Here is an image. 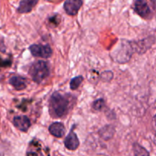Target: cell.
Listing matches in <instances>:
<instances>
[{"label": "cell", "mask_w": 156, "mask_h": 156, "mask_svg": "<svg viewBox=\"0 0 156 156\" xmlns=\"http://www.w3.org/2000/svg\"><path fill=\"white\" fill-rule=\"evenodd\" d=\"M134 11L142 18L149 19L152 18V14L149 5L145 0H136L134 2Z\"/></svg>", "instance_id": "obj_4"}, {"label": "cell", "mask_w": 156, "mask_h": 156, "mask_svg": "<svg viewBox=\"0 0 156 156\" xmlns=\"http://www.w3.org/2000/svg\"><path fill=\"white\" fill-rule=\"evenodd\" d=\"M9 84L14 87V88L18 91H21L27 88V79L21 76H12L10 79H9Z\"/></svg>", "instance_id": "obj_10"}, {"label": "cell", "mask_w": 156, "mask_h": 156, "mask_svg": "<svg viewBox=\"0 0 156 156\" xmlns=\"http://www.w3.org/2000/svg\"><path fill=\"white\" fill-rule=\"evenodd\" d=\"M13 123L14 126L19 129L21 132H27L30 127V120L27 116L25 115H21V116H16L14 117L13 119Z\"/></svg>", "instance_id": "obj_6"}, {"label": "cell", "mask_w": 156, "mask_h": 156, "mask_svg": "<svg viewBox=\"0 0 156 156\" xmlns=\"http://www.w3.org/2000/svg\"><path fill=\"white\" fill-rule=\"evenodd\" d=\"M99 134L104 140H110L112 138L114 134V128L111 125H106L100 129Z\"/></svg>", "instance_id": "obj_11"}, {"label": "cell", "mask_w": 156, "mask_h": 156, "mask_svg": "<svg viewBox=\"0 0 156 156\" xmlns=\"http://www.w3.org/2000/svg\"><path fill=\"white\" fill-rule=\"evenodd\" d=\"M49 131L52 136L56 138H61L65 135L66 128L63 123L60 122H54L49 126Z\"/></svg>", "instance_id": "obj_8"}, {"label": "cell", "mask_w": 156, "mask_h": 156, "mask_svg": "<svg viewBox=\"0 0 156 156\" xmlns=\"http://www.w3.org/2000/svg\"><path fill=\"white\" fill-rule=\"evenodd\" d=\"M105 100H104L103 98H98L97 99V100L94 101V103H93L92 105V108L93 109L95 110V111H101L102 108L105 107Z\"/></svg>", "instance_id": "obj_14"}, {"label": "cell", "mask_w": 156, "mask_h": 156, "mask_svg": "<svg viewBox=\"0 0 156 156\" xmlns=\"http://www.w3.org/2000/svg\"><path fill=\"white\" fill-rule=\"evenodd\" d=\"M29 74L34 82L37 84L41 83L50 75L48 64L45 61H37L30 66L29 69Z\"/></svg>", "instance_id": "obj_2"}, {"label": "cell", "mask_w": 156, "mask_h": 156, "mask_svg": "<svg viewBox=\"0 0 156 156\" xmlns=\"http://www.w3.org/2000/svg\"><path fill=\"white\" fill-rule=\"evenodd\" d=\"M133 151L136 155L148 156L149 155V152L145 148L142 147L139 143H135L133 145Z\"/></svg>", "instance_id": "obj_13"}, {"label": "cell", "mask_w": 156, "mask_h": 156, "mask_svg": "<svg viewBox=\"0 0 156 156\" xmlns=\"http://www.w3.org/2000/svg\"><path fill=\"white\" fill-rule=\"evenodd\" d=\"M72 94H62L59 91H55L50 96L49 101L50 114L53 118H61L66 115L71 108Z\"/></svg>", "instance_id": "obj_1"}, {"label": "cell", "mask_w": 156, "mask_h": 156, "mask_svg": "<svg viewBox=\"0 0 156 156\" xmlns=\"http://www.w3.org/2000/svg\"><path fill=\"white\" fill-rule=\"evenodd\" d=\"M84 78L82 76H78L76 77L73 78L70 81L69 87L72 90H76L79 88L82 82H83Z\"/></svg>", "instance_id": "obj_12"}, {"label": "cell", "mask_w": 156, "mask_h": 156, "mask_svg": "<svg viewBox=\"0 0 156 156\" xmlns=\"http://www.w3.org/2000/svg\"><path fill=\"white\" fill-rule=\"evenodd\" d=\"M39 0H21L19 3L17 11L18 13L26 14L30 12L34 6L37 4Z\"/></svg>", "instance_id": "obj_9"}, {"label": "cell", "mask_w": 156, "mask_h": 156, "mask_svg": "<svg viewBox=\"0 0 156 156\" xmlns=\"http://www.w3.org/2000/svg\"><path fill=\"white\" fill-rule=\"evenodd\" d=\"M82 4V0H66L63 4L64 10L67 15L75 16L77 15Z\"/></svg>", "instance_id": "obj_5"}, {"label": "cell", "mask_w": 156, "mask_h": 156, "mask_svg": "<svg viewBox=\"0 0 156 156\" xmlns=\"http://www.w3.org/2000/svg\"><path fill=\"white\" fill-rule=\"evenodd\" d=\"M129 47H130V46H126V48H125V47H123V48L122 49V50H123V51L128 52V51H129ZM126 54H127V53H126V56H123V59H124V60H123V62H127L128 60H129V59H128V57H127V56H126Z\"/></svg>", "instance_id": "obj_15"}, {"label": "cell", "mask_w": 156, "mask_h": 156, "mask_svg": "<svg viewBox=\"0 0 156 156\" xmlns=\"http://www.w3.org/2000/svg\"><path fill=\"white\" fill-rule=\"evenodd\" d=\"M29 50L31 53L32 56L34 57L44 58V59L50 58L53 54V50L49 45L32 44L29 47Z\"/></svg>", "instance_id": "obj_3"}, {"label": "cell", "mask_w": 156, "mask_h": 156, "mask_svg": "<svg viewBox=\"0 0 156 156\" xmlns=\"http://www.w3.org/2000/svg\"><path fill=\"white\" fill-rule=\"evenodd\" d=\"M64 146L69 150L75 151L79 148V140L77 135L73 132V130H70L69 133L67 135L64 140Z\"/></svg>", "instance_id": "obj_7"}]
</instances>
